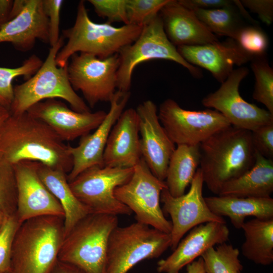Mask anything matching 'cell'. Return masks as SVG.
Returning a JSON list of instances; mask_svg holds the SVG:
<instances>
[{
    "mask_svg": "<svg viewBox=\"0 0 273 273\" xmlns=\"http://www.w3.org/2000/svg\"><path fill=\"white\" fill-rule=\"evenodd\" d=\"M69 147L49 125L27 112L10 114L0 129V158L13 166L37 162L68 174L73 166Z\"/></svg>",
    "mask_w": 273,
    "mask_h": 273,
    "instance_id": "obj_1",
    "label": "cell"
},
{
    "mask_svg": "<svg viewBox=\"0 0 273 273\" xmlns=\"http://www.w3.org/2000/svg\"><path fill=\"white\" fill-rule=\"evenodd\" d=\"M200 148L204 183L218 195L225 183L246 172L255 160L251 131L232 125L211 135Z\"/></svg>",
    "mask_w": 273,
    "mask_h": 273,
    "instance_id": "obj_2",
    "label": "cell"
},
{
    "mask_svg": "<svg viewBox=\"0 0 273 273\" xmlns=\"http://www.w3.org/2000/svg\"><path fill=\"white\" fill-rule=\"evenodd\" d=\"M64 217L44 215L23 221L13 242L11 273H49L65 238Z\"/></svg>",
    "mask_w": 273,
    "mask_h": 273,
    "instance_id": "obj_3",
    "label": "cell"
},
{
    "mask_svg": "<svg viewBox=\"0 0 273 273\" xmlns=\"http://www.w3.org/2000/svg\"><path fill=\"white\" fill-rule=\"evenodd\" d=\"M143 26L124 24L115 27L108 23H97L89 18L84 1L78 5L73 26L63 31L68 40L57 54L56 61L64 67L74 54L84 53L104 59L118 54L133 42L140 35Z\"/></svg>",
    "mask_w": 273,
    "mask_h": 273,
    "instance_id": "obj_4",
    "label": "cell"
},
{
    "mask_svg": "<svg viewBox=\"0 0 273 273\" xmlns=\"http://www.w3.org/2000/svg\"><path fill=\"white\" fill-rule=\"evenodd\" d=\"M118 224L116 215L87 214L65 235L58 259L86 273H106L108 239Z\"/></svg>",
    "mask_w": 273,
    "mask_h": 273,
    "instance_id": "obj_5",
    "label": "cell"
},
{
    "mask_svg": "<svg viewBox=\"0 0 273 273\" xmlns=\"http://www.w3.org/2000/svg\"><path fill=\"white\" fill-rule=\"evenodd\" d=\"M64 46V38L51 46L41 66L30 78L14 87L10 114L25 112L32 105L49 99L66 101L71 109L79 112L89 111L84 100L72 88L68 75L67 65L59 67L56 61L58 53Z\"/></svg>",
    "mask_w": 273,
    "mask_h": 273,
    "instance_id": "obj_6",
    "label": "cell"
},
{
    "mask_svg": "<svg viewBox=\"0 0 273 273\" xmlns=\"http://www.w3.org/2000/svg\"><path fill=\"white\" fill-rule=\"evenodd\" d=\"M170 244V234L147 225H118L109 237L106 273H127L144 260L160 257Z\"/></svg>",
    "mask_w": 273,
    "mask_h": 273,
    "instance_id": "obj_7",
    "label": "cell"
},
{
    "mask_svg": "<svg viewBox=\"0 0 273 273\" xmlns=\"http://www.w3.org/2000/svg\"><path fill=\"white\" fill-rule=\"evenodd\" d=\"M120 59L117 74V88L128 92L134 68L140 64L154 59L175 62L186 68L194 77L201 78V70L189 63L167 38L158 14L143 26L138 38L118 53Z\"/></svg>",
    "mask_w": 273,
    "mask_h": 273,
    "instance_id": "obj_8",
    "label": "cell"
},
{
    "mask_svg": "<svg viewBox=\"0 0 273 273\" xmlns=\"http://www.w3.org/2000/svg\"><path fill=\"white\" fill-rule=\"evenodd\" d=\"M165 188V181L154 175L141 158L130 179L117 187L114 195L135 214L137 222L170 234L171 221L165 218L160 204L161 192Z\"/></svg>",
    "mask_w": 273,
    "mask_h": 273,
    "instance_id": "obj_9",
    "label": "cell"
},
{
    "mask_svg": "<svg viewBox=\"0 0 273 273\" xmlns=\"http://www.w3.org/2000/svg\"><path fill=\"white\" fill-rule=\"evenodd\" d=\"M133 168L93 166L69 182L77 198L91 213L130 215L132 212L117 199L115 189L131 178Z\"/></svg>",
    "mask_w": 273,
    "mask_h": 273,
    "instance_id": "obj_10",
    "label": "cell"
},
{
    "mask_svg": "<svg viewBox=\"0 0 273 273\" xmlns=\"http://www.w3.org/2000/svg\"><path fill=\"white\" fill-rule=\"evenodd\" d=\"M70 59L67 72L74 90L80 91L92 108L99 102H110L117 91L118 54L101 59L79 53L73 54Z\"/></svg>",
    "mask_w": 273,
    "mask_h": 273,
    "instance_id": "obj_11",
    "label": "cell"
},
{
    "mask_svg": "<svg viewBox=\"0 0 273 273\" xmlns=\"http://www.w3.org/2000/svg\"><path fill=\"white\" fill-rule=\"evenodd\" d=\"M158 116L168 136L177 146L200 144L216 132L231 125L215 110H186L171 99L160 104Z\"/></svg>",
    "mask_w": 273,
    "mask_h": 273,
    "instance_id": "obj_12",
    "label": "cell"
},
{
    "mask_svg": "<svg viewBox=\"0 0 273 273\" xmlns=\"http://www.w3.org/2000/svg\"><path fill=\"white\" fill-rule=\"evenodd\" d=\"M248 73L249 70L245 67L234 69L217 90L203 98L202 104L220 113L231 125L252 131L272 123L273 115L246 102L240 95V83Z\"/></svg>",
    "mask_w": 273,
    "mask_h": 273,
    "instance_id": "obj_13",
    "label": "cell"
},
{
    "mask_svg": "<svg viewBox=\"0 0 273 273\" xmlns=\"http://www.w3.org/2000/svg\"><path fill=\"white\" fill-rule=\"evenodd\" d=\"M204 181L199 167L190 184L188 193L179 197L171 196L167 188L161 192L162 211L171 217L172 229L170 247L174 250L189 231L208 222L226 223L223 217L212 212L203 196Z\"/></svg>",
    "mask_w": 273,
    "mask_h": 273,
    "instance_id": "obj_14",
    "label": "cell"
},
{
    "mask_svg": "<svg viewBox=\"0 0 273 273\" xmlns=\"http://www.w3.org/2000/svg\"><path fill=\"white\" fill-rule=\"evenodd\" d=\"M37 164L24 161L13 165L17 193L16 214L21 223L40 216L64 217L61 204L40 179Z\"/></svg>",
    "mask_w": 273,
    "mask_h": 273,
    "instance_id": "obj_15",
    "label": "cell"
},
{
    "mask_svg": "<svg viewBox=\"0 0 273 273\" xmlns=\"http://www.w3.org/2000/svg\"><path fill=\"white\" fill-rule=\"evenodd\" d=\"M141 135V152L151 172L157 178L165 181L169 159L175 149L162 126L155 103L147 100L135 109Z\"/></svg>",
    "mask_w": 273,
    "mask_h": 273,
    "instance_id": "obj_16",
    "label": "cell"
},
{
    "mask_svg": "<svg viewBox=\"0 0 273 273\" xmlns=\"http://www.w3.org/2000/svg\"><path fill=\"white\" fill-rule=\"evenodd\" d=\"M26 112L46 123L64 142L72 141L96 129L107 115L102 110L77 112L55 98L37 103Z\"/></svg>",
    "mask_w": 273,
    "mask_h": 273,
    "instance_id": "obj_17",
    "label": "cell"
},
{
    "mask_svg": "<svg viewBox=\"0 0 273 273\" xmlns=\"http://www.w3.org/2000/svg\"><path fill=\"white\" fill-rule=\"evenodd\" d=\"M130 93L117 90L111 100L110 110L101 123L92 133L80 138L78 145H69L73 166L67 175L68 182L74 179L86 169L93 166L104 167L103 154L110 131L124 111Z\"/></svg>",
    "mask_w": 273,
    "mask_h": 273,
    "instance_id": "obj_18",
    "label": "cell"
},
{
    "mask_svg": "<svg viewBox=\"0 0 273 273\" xmlns=\"http://www.w3.org/2000/svg\"><path fill=\"white\" fill-rule=\"evenodd\" d=\"M180 56L189 63L209 71L219 82L224 81L234 67L250 61L253 56L244 51L236 40H226L197 46L176 47Z\"/></svg>",
    "mask_w": 273,
    "mask_h": 273,
    "instance_id": "obj_19",
    "label": "cell"
},
{
    "mask_svg": "<svg viewBox=\"0 0 273 273\" xmlns=\"http://www.w3.org/2000/svg\"><path fill=\"white\" fill-rule=\"evenodd\" d=\"M229 235L226 223L208 222L197 225L180 241L169 256L158 261L157 270L159 273H178L208 249L225 243Z\"/></svg>",
    "mask_w": 273,
    "mask_h": 273,
    "instance_id": "obj_20",
    "label": "cell"
},
{
    "mask_svg": "<svg viewBox=\"0 0 273 273\" xmlns=\"http://www.w3.org/2000/svg\"><path fill=\"white\" fill-rule=\"evenodd\" d=\"M37 40L49 43L48 18L43 0H26L20 13L1 26L0 43L10 42L17 50L27 52Z\"/></svg>",
    "mask_w": 273,
    "mask_h": 273,
    "instance_id": "obj_21",
    "label": "cell"
},
{
    "mask_svg": "<svg viewBox=\"0 0 273 273\" xmlns=\"http://www.w3.org/2000/svg\"><path fill=\"white\" fill-rule=\"evenodd\" d=\"M142 158L135 109L124 110L109 134L103 154L104 166L133 168Z\"/></svg>",
    "mask_w": 273,
    "mask_h": 273,
    "instance_id": "obj_22",
    "label": "cell"
},
{
    "mask_svg": "<svg viewBox=\"0 0 273 273\" xmlns=\"http://www.w3.org/2000/svg\"><path fill=\"white\" fill-rule=\"evenodd\" d=\"M165 34L176 47L197 46L218 41L191 10L178 1L169 0L159 13Z\"/></svg>",
    "mask_w": 273,
    "mask_h": 273,
    "instance_id": "obj_23",
    "label": "cell"
},
{
    "mask_svg": "<svg viewBox=\"0 0 273 273\" xmlns=\"http://www.w3.org/2000/svg\"><path fill=\"white\" fill-rule=\"evenodd\" d=\"M272 192L273 160L256 151L253 166L239 177L225 183L218 196L266 198L271 197Z\"/></svg>",
    "mask_w": 273,
    "mask_h": 273,
    "instance_id": "obj_24",
    "label": "cell"
},
{
    "mask_svg": "<svg viewBox=\"0 0 273 273\" xmlns=\"http://www.w3.org/2000/svg\"><path fill=\"white\" fill-rule=\"evenodd\" d=\"M205 202L215 215L229 218L233 226L240 229L247 216L255 218H273V199L241 198L232 196L204 197Z\"/></svg>",
    "mask_w": 273,
    "mask_h": 273,
    "instance_id": "obj_25",
    "label": "cell"
},
{
    "mask_svg": "<svg viewBox=\"0 0 273 273\" xmlns=\"http://www.w3.org/2000/svg\"><path fill=\"white\" fill-rule=\"evenodd\" d=\"M37 172L42 182L58 200L63 209L66 235L78 221L91 212L73 193L65 173L39 162Z\"/></svg>",
    "mask_w": 273,
    "mask_h": 273,
    "instance_id": "obj_26",
    "label": "cell"
},
{
    "mask_svg": "<svg viewBox=\"0 0 273 273\" xmlns=\"http://www.w3.org/2000/svg\"><path fill=\"white\" fill-rule=\"evenodd\" d=\"M200 144L177 145L168 163L165 182L170 194L174 197L185 194L200 165Z\"/></svg>",
    "mask_w": 273,
    "mask_h": 273,
    "instance_id": "obj_27",
    "label": "cell"
},
{
    "mask_svg": "<svg viewBox=\"0 0 273 273\" xmlns=\"http://www.w3.org/2000/svg\"><path fill=\"white\" fill-rule=\"evenodd\" d=\"M241 229L245 241L242 255L255 264L268 265L273 262V218H253L245 221Z\"/></svg>",
    "mask_w": 273,
    "mask_h": 273,
    "instance_id": "obj_28",
    "label": "cell"
},
{
    "mask_svg": "<svg viewBox=\"0 0 273 273\" xmlns=\"http://www.w3.org/2000/svg\"><path fill=\"white\" fill-rule=\"evenodd\" d=\"M237 9L235 4L233 6L223 8L196 9L192 11L213 34L227 36L236 40L241 29L244 26Z\"/></svg>",
    "mask_w": 273,
    "mask_h": 273,
    "instance_id": "obj_29",
    "label": "cell"
},
{
    "mask_svg": "<svg viewBox=\"0 0 273 273\" xmlns=\"http://www.w3.org/2000/svg\"><path fill=\"white\" fill-rule=\"evenodd\" d=\"M240 251L225 243L211 247L202 255L206 273H242Z\"/></svg>",
    "mask_w": 273,
    "mask_h": 273,
    "instance_id": "obj_30",
    "label": "cell"
},
{
    "mask_svg": "<svg viewBox=\"0 0 273 273\" xmlns=\"http://www.w3.org/2000/svg\"><path fill=\"white\" fill-rule=\"evenodd\" d=\"M255 81L253 98L273 115V70L266 55L254 56L250 61Z\"/></svg>",
    "mask_w": 273,
    "mask_h": 273,
    "instance_id": "obj_31",
    "label": "cell"
},
{
    "mask_svg": "<svg viewBox=\"0 0 273 273\" xmlns=\"http://www.w3.org/2000/svg\"><path fill=\"white\" fill-rule=\"evenodd\" d=\"M41 59L32 55L17 67H0V105L9 110L14 97L13 80L24 76L26 80L33 75L42 64Z\"/></svg>",
    "mask_w": 273,
    "mask_h": 273,
    "instance_id": "obj_32",
    "label": "cell"
},
{
    "mask_svg": "<svg viewBox=\"0 0 273 273\" xmlns=\"http://www.w3.org/2000/svg\"><path fill=\"white\" fill-rule=\"evenodd\" d=\"M17 197L13 166L0 158V209L6 216L16 213Z\"/></svg>",
    "mask_w": 273,
    "mask_h": 273,
    "instance_id": "obj_33",
    "label": "cell"
},
{
    "mask_svg": "<svg viewBox=\"0 0 273 273\" xmlns=\"http://www.w3.org/2000/svg\"><path fill=\"white\" fill-rule=\"evenodd\" d=\"M169 0H126L127 24L143 26L158 15Z\"/></svg>",
    "mask_w": 273,
    "mask_h": 273,
    "instance_id": "obj_34",
    "label": "cell"
},
{
    "mask_svg": "<svg viewBox=\"0 0 273 273\" xmlns=\"http://www.w3.org/2000/svg\"><path fill=\"white\" fill-rule=\"evenodd\" d=\"M21 223L15 213L6 217L0 229V273L10 271L13 242Z\"/></svg>",
    "mask_w": 273,
    "mask_h": 273,
    "instance_id": "obj_35",
    "label": "cell"
},
{
    "mask_svg": "<svg viewBox=\"0 0 273 273\" xmlns=\"http://www.w3.org/2000/svg\"><path fill=\"white\" fill-rule=\"evenodd\" d=\"M236 41L244 51L253 57L266 54L268 38L263 30L257 27L244 26Z\"/></svg>",
    "mask_w": 273,
    "mask_h": 273,
    "instance_id": "obj_36",
    "label": "cell"
},
{
    "mask_svg": "<svg viewBox=\"0 0 273 273\" xmlns=\"http://www.w3.org/2000/svg\"><path fill=\"white\" fill-rule=\"evenodd\" d=\"M100 17L107 19V22H123L127 24L126 0H89Z\"/></svg>",
    "mask_w": 273,
    "mask_h": 273,
    "instance_id": "obj_37",
    "label": "cell"
},
{
    "mask_svg": "<svg viewBox=\"0 0 273 273\" xmlns=\"http://www.w3.org/2000/svg\"><path fill=\"white\" fill-rule=\"evenodd\" d=\"M251 133L255 151L264 157L273 160V123L261 126Z\"/></svg>",
    "mask_w": 273,
    "mask_h": 273,
    "instance_id": "obj_38",
    "label": "cell"
},
{
    "mask_svg": "<svg viewBox=\"0 0 273 273\" xmlns=\"http://www.w3.org/2000/svg\"><path fill=\"white\" fill-rule=\"evenodd\" d=\"M44 9L49 20V43L55 44L60 38V12L63 1L43 0Z\"/></svg>",
    "mask_w": 273,
    "mask_h": 273,
    "instance_id": "obj_39",
    "label": "cell"
},
{
    "mask_svg": "<svg viewBox=\"0 0 273 273\" xmlns=\"http://www.w3.org/2000/svg\"><path fill=\"white\" fill-rule=\"evenodd\" d=\"M244 8L256 13L261 21L270 25L273 20L272 0H242L240 1Z\"/></svg>",
    "mask_w": 273,
    "mask_h": 273,
    "instance_id": "obj_40",
    "label": "cell"
},
{
    "mask_svg": "<svg viewBox=\"0 0 273 273\" xmlns=\"http://www.w3.org/2000/svg\"><path fill=\"white\" fill-rule=\"evenodd\" d=\"M182 5L190 10H210L233 6L235 1L230 0H178Z\"/></svg>",
    "mask_w": 273,
    "mask_h": 273,
    "instance_id": "obj_41",
    "label": "cell"
},
{
    "mask_svg": "<svg viewBox=\"0 0 273 273\" xmlns=\"http://www.w3.org/2000/svg\"><path fill=\"white\" fill-rule=\"evenodd\" d=\"M49 273H86L84 271L72 264L59 260Z\"/></svg>",
    "mask_w": 273,
    "mask_h": 273,
    "instance_id": "obj_42",
    "label": "cell"
},
{
    "mask_svg": "<svg viewBox=\"0 0 273 273\" xmlns=\"http://www.w3.org/2000/svg\"><path fill=\"white\" fill-rule=\"evenodd\" d=\"M14 1L0 0V24L2 26L9 21Z\"/></svg>",
    "mask_w": 273,
    "mask_h": 273,
    "instance_id": "obj_43",
    "label": "cell"
},
{
    "mask_svg": "<svg viewBox=\"0 0 273 273\" xmlns=\"http://www.w3.org/2000/svg\"><path fill=\"white\" fill-rule=\"evenodd\" d=\"M187 273H206L201 257L187 265Z\"/></svg>",
    "mask_w": 273,
    "mask_h": 273,
    "instance_id": "obj_44",
    "label": "cell"
},
{
    "mask_svg": "<svg viewBox=\"0 0 273 273\" xmlns=\"http://www.w3.org/2000/svg\"><path fill=\"white\" fill-rule=\"evenodd\" d=\"M10 115L9 110L0 105V129Z\"/></svg>",
    "mask_w": 273,
    "mask_h": 273,
    "instance_id": "obj_45",
    "label": "cell"
},
{
    "mask_svg": "<svg viewBox=\"0 0 273 273\" xmlns=\"http://www.w3.org/2000/svg\"><path fill=\"white\" fill-rule=\"evenodd\" d=\"M7 216H6L4 214V213L0 209V229L3 224Z\"/></svg>",
    "mask_w": 273,
    "mask_h": 273,
    "instance_id": "obj_46",
    "label": "cell"
},
{
    "mask_svg": "<svg viewBox=\"0 0 273 273\" xmlns=\"http://www.w3.org/2000/svg\"><path fill=\"white\" fill-rule=\"evenodd\" d=\"M1 26H2V25H1V24H0V29H1Z\"/></svg>",
    "mask_w": 273,
    "mask_h": 273,
    "instance_id": "obj_47",
    "label": "cell"
},
{
    "mask_svg": "<svg viewBox=\"0 0 273 273\" xmlns=\"http://www.w3.org/2000/svg\"><path fill=\"white\" fill-rule=\"evenodd\" d=\"M6 273H11V272L10 271H9V272H6Z\"/></svg>",
    "mask_w": 273,
    "mask_h": 273,
    "instance_id": "obj_48",
    "label": "cell"
}]
</instances>
